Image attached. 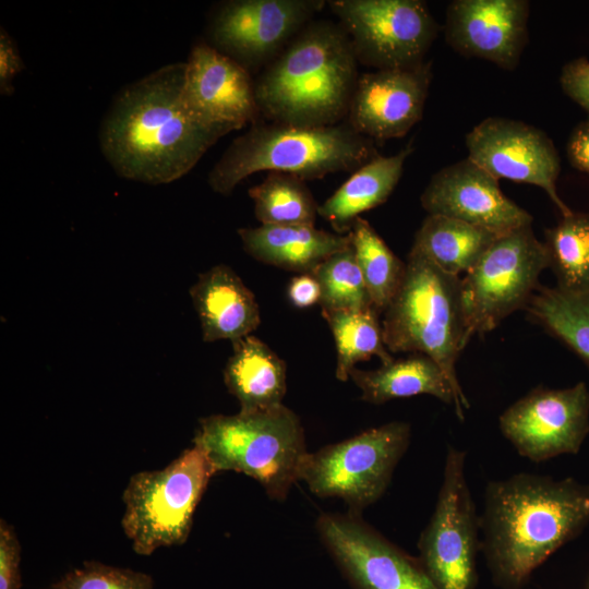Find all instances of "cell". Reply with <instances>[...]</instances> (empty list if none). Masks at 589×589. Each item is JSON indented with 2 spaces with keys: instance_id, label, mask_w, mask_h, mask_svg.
Returning a JSON list of instances; mask_svg holds the SVG:
<instances>
[{
  "instance_id": "cell-32",
  "label": "cell",
  "mask_w": 589,
  "mask_h": 589,
  "mask_svg": "<svg viewBox=\"0 0 589 589\" xmlns=\"http://www.w3.org/2000/svg\"><path fill=\"white\" fill-rule=\"evenodd\" d=\"M52 589H154V580L141 572L88 561L63 575Z\"/></svg>"
},
{
  "instance_id": "cell-30",
  "label": "cell",
  "mask_w": 589,
  "mask_h": 589,
  "mask_svg": "<svg viewBox=\"0 0 589 589\" xmlns=\"http://www.w3.org/2000/svg\"><path fill=\"white\" fill-rule=\"evenodd\" d=\"M549 267L558 288L589 291V214L572 213L545 232Z\"/></svg>"
},
{
  "instance_id": "cell-25",
  "label": "cell",
  "mask_w": 589,
  "mask_h": 589,
  "mask_svg": "<svg viewBox=\"0 0 589 589\" xmlns=\"http://www.w3.org/2000/svg\"><path fill=\"white\" fill-rule=\"evenodd\" d=\"M498 233L442 215H428L418 229L412 250L454 276L469 272Z\"/></svg>"
},
{
  "instance_id": "cell-27",
  "label": "cell",
  "mask_w": 589,
  "mask_h": 589,
  "mask_svg": "<svg viewBox=\"0 0 589 589\" xmlns=\"http://www.w3.org/2000/svg\"><path fill=\"white\" fill-rule=\"evenodd\" d=\"M526 309L589 366V291L541 288Z\"/></svg>"
},
{
  "instance_id": "cell-26",
  "label": "cell",
  "mask_w": 589,
  "mask_h": 589,
  "mask_svg": "<svg viewBox=\"0 0 589 589\" xmlns=\"http://www.w3.org/2000/svg\"><path fill=\"white\" fill-rule=\"evenodd\" d=\"M322 315L335 340V375L339 381H348L360 361L374 356L382 363L394 359L386 348L380 313L374 308L364 311H324Z\"/></svg>"
},
{
  "instance_id": "cell-24",
  "label": "cell",
  "mask_w": 589,
  "mask_h": 589,
  "mask_svg": "<svg viewBox=\"0 0 589 589\" xmlns=\"http://www.w3.org/2000/svg\"><path fill=\"white\" fill-rule=\"evenodd\" d=\"M412 152L410 143L395 155H376L366 161L318 205V215L337 233H348L360 214L383 204L389 197Z\"/></svg>"
},
{
  "instance_id": "cell-34",
  "label": "cell",
  "mask_w": 589,
  "mask_h": 589,
  "mask_svg": "<svg viewBox=\"0 0 589 589\" xmlns=\"http://www.w3.org/2000/svg\"><path fill=\"white\" fill-rule=\"evenodd\" d=\"M564 93L589 113V61L585 57L564 65L561 77Z\"/></svg>"
},
{
  "instance_id": "cell-6",
  "label": "cell",
  "mask_w": 589,
  "mask_h": 589,
  "mask_svg": "<svg viewBox=\"0 0 589 589\" xmlns=\"http://www.w3.org/2000/svg\"><path fill=\"white\" fill-rule=\"evenodd\" d=\"M194 444L204 449L216 472L232 470L250 476L275 500H285L300 480L309 454L300 419L285 405L205 417L200 420Z\"/></svg>"
},
{
  "instance_id": "cell-3",
  "label": "cell",
  "mask_w": 589,
  "mask_h": 589,
  "mask_svg": "<svg viewBox=\"0 0 589 589\" xmlns=\"http://www.w3.org/2000/svg\"><path fill=\"white\" fill-rule=\"evenodd\" d=\"M357 64L339 23L311 21L255 81L261 116L304 128L339 123L359 79Z\"/></svg>"
},
{
  "instance_id": "cell-7",
  "label": "cell",
  "mask_w": 589,
  "mask_h": 589,
  "mask_svg": "<svg viewBox=\"0 0 589 589\" xmlns=\"http://www.w3.org/2000/svg\"><path fill=\"white\" fill-rule=\"evenodd\" d=\"M216 473L204 449L194 444L160 470L133 474L124 489L122 527L140 555L180 545L191 530L197 504Z\"/></svg>"
},
{
  "instance_id": "cell-4",
  "label": "cell",
  "mask_w": 589,
  "mask_h": 589,
  "mask_svg": "<svg viewBox=\"0 0 589 589\" xmlns=\"http://www.w3.org/2000/svg\"><path fill=\"white\" fill-rule=\"evenodd\" d=\"M376 155L374 142L347 122L317 128L256 122L231 142L207 181L214 192L228 195L255 172H284L314 180L354 171Z\"/></svg>"
},
{
  "instance_id": "cell-18",
  "label": "cell",
  "mask_w": 589,
  "mask_h": 589,
  "mask_svg": "<svg viewBox=\"0 0 589 589\" xmlns=\"http://www.w3.org/2000/svg\"><path fill=\"white\" fill-rule=\"evenodd\" d=\"M428 215H442L505 233L532 216L501 190L498 180L468 157L433 175L420 197Z\"/></svg>"
},
{
  "instance_id": "cell-9",
  "label": "cell",
  "mask_w": 589,
  "mask_h": 589,
  "mask_svg": "<svg viewBox=\"0 0 589 589\" xmlns=\"http://www.w3.org/2000/svg\"><path fill=\"white\" fill-rule=\"evenodd\" d=\"M410 436L407 422L394 421L326 445L308 454L300 480L320 497L342 498L359 516L383 495Z\"/></svg>"
},
{
  "instance_id": "cell-22",
  "label": "cell",
  "mask_w": 589,
  "mask_h": 589,
  "mask_svg": "<svg viewBox=\"0 0 589 589\" xmlns=\"http://www.w3.org/2000/svg\"><path fill=\"white\" fill-rule=\"evenodd\" d=\"M350 378L361 390L364 401L381 405L396 398L431 395L454 407L458 419H465V408L443 369L429 356L409 353L393 359L374 370L354 368Z\"/></svg>"
},
{
  "instance_id": "cell-2",
  "label": "cell",
  "mask_w": 589,
  "mask_h": 589,
  "mask_svg": "<svg viewBox=\"0 0 589 589\" xmlns=\"http://www.w3.org/2000/svg\"><path fill=\"white\" fill-rule=\"evenodd\" d=\"M494 584L520 589L532 572L589 525V485L517 473L489 482L479 518Z\"/></svg>"
},
{
  "instance_id": "cell-37",
  "label": "cell",
  "mask_w": 589,
  "mask_h": 589,
  "mask_svg": "<svg viewBox=\"0 0 589 589\" xmlns=\"http://www.w3.org/2000/svg\"><path fill=\"white\" fill-rule=\"evenodd\" d=\"M566 152L573 167L589 173V118L573 130Z\"/></svg>"
},
{
  "instance_id": "cell-13",
  "label": "cell",
  "mask_w": 589,
  "mask_h": 589,
  "mask_svg": "<svg viewBox=\"0 0 589 589\" xmlns=\"http://www.w3.org/2000/svg\"><path fill=\"white\" fill-rule=\"evenodd\" d=\"M498 425L518 454L533 462L577 454L589 433L587 385L539 386L505 409Z\"/></svg>"
},
{
  "instance_id": "cell-11",
  "label": "cell",
  "mask_w": 589,
  "mask_h": 589,
  "mask_svg": "<svg viewBox=\"0 0 589 589\" xmlns=\"http://www.w3.org/2000/svg\"><path fill=\"white\" fill-rule=\"evenodd\" d=\"M466 452L449 446L433 515L419 539L420 562L437 589H474L479 518L465 473Z\"/></svg>"
},
{
  "instance_id": "cell-28",
  "label": "cell",
  "mask_w": 589,
  "mask_h": 589,
  "mask_svg": "<svg viewBox=\"0 0 589 589\" xmlns=\"http://www.w3.org/2000/svg\"><path fill=\"white\" fill-rule=\"evenodd\" d=\"M351 247L374 309L384 313L404 279L406 263L389 249L363 217L349 231Z\"/></svg>"
},
{
  "instance_id": "cell-15",
  "label": "cell",
  "mask_w": 589,
  "mask_h": 589,
  "mask_svg": "<svg viewBox=\"0 0 589 589\" xmlns=\"http://www.w3.org/2000/svg\"><path fill=\"white\" fill-rule=\"evenodd\" d=\"M317 527L356 589H437L419 558L406 554L358 516L324 514Z\"/></svg>"
},
{
  "instance_id": "cell-16",
  "label": "cell",
  "mask_w": 589,
  "mask_h": 589,
  "mask_svg": "<svg viewBox=\"0 0 589 589\" xmlns=\"http://www.w3.org/2000/svg\"><path fill=\"white\" fill-rule=\"evenodd\" d=\"M181 100L201 122L230 132L261 116L251 72L204 41L189 53Z\"/></svg>"
},
{
  "instance_id": "cell-31",
  "label": "cell",
  "mask_w": 589,
  "mask_h": 589,
  "mask_svg": "<svg viewBox=\"0 0 589 589\" xmlns=\"http://www.w3.org/2000/svg\"><path fill=\"white\" fill-rule=\"evenodd\" d=\"M312 274L321 287L322 312L374 308L351 245L327 257Z\"/></svg>"
},
{
  "instance_id": "cell-35",
  "label": "cell",
  "mask_w": 589,
  "mask_h": 589,
  "mask_svg": "<svg viewBox=\"0 0 589 589\" xmlns=\"http://www.w3.org/2000/svg\"><path fill=\"white\" fill-rule=\"evenodd\" d=\"M24 69V62L20 56L19 49L8 34L1 27L0 31V93L4 96L12 95L14 92L13 80Z\"/></svg>"
},
{
  "instance_id": "cell-5",
  "label": "cell",
  "mask_w": 589,
  "mask_h": 589,
  "mask_svg": "<svg viewBox=\"0 0 589 589\" xmlns=\"http://www.w3.org/2000/svg\"><path fill=\"white\" fill-rule=\"evenodd\" d=\"M460 281L411 249L401 285L381 323L388 351L432 358L467 410L470 404L456 373L457 359L468 344Z\"/></svg>"
},
{
  "instance_id": "cell-17",
  "label": "cell",
  "mask_w": 589,
  "mask_h": 589,
  "mask_svg": "<svg viewBox=\"0 0 589 589\" xmlns=\"http://www.w3.org/2000/svg\"><path fill=\"white\" fill-rule=\"evenodd\" d=\"M431 62L359 75L347 123L372 141L405 136L423 115L432 79Z\"/></svg>"
},
{
  "instance_id": "cell-29",
  "label": "cell",
  "mask_w": 589,
  "mask_h": 589,
  "mask_svg": "<svg viewBox=\"0 0 589 589\" xmlns=\"http://www.w3.org/2000/svg\"><path fill=\"white\" fill-rule=\"evenodd\" d=\"M249 195L261 225L314 226L318 215V205L304 180L289 173L268 172Z\"/></svg>"
},
{
  "instance_id": "cell-8",
  "label": "cell",
  "mask_w": 589,
  "mask_h": 589,
  "mask_svg": "<svg viewBox=\"0 0 589 589\" xmlns=\"http://www.w3.org/2000/svg\"><path fill=\"white\" fill-rule=\"evenodd\" d=\"M548 267L545 243L538 240L532 225L498 235L460 281L467 342L526 308Z\"/></svg>"
},
{
  "instance_id": "cell-12",
  "label": "cell",
  "mask_w": 589,
  "mask_h": 589,
  "mask_svg": "<svg viewBox=\"0 0 589 589\" xmlns=\"http://www.w3.org/2000/svg\"><path fill=\"white\" fill-rule=\"evenodd\" d=\"M325 5L322 0H230L207 27L212 47L249 72L268 65Z\"/></svg>"
},
{
  "instance_id": "cell-10",
  "label": "cell",
  "mask_w": 589,
  "mask_h": 589,
  "mask_svg": "<svg viewBox=\"0 0 589 589\" xmlns=\"http://www.w3.org/2000/svg\"><path fill=\"white\" fill-rule=\"evenodd\" d=\"M327 3L349 36L358 62L376 70L420 65L438 34V24L420 0Z\"/></svg>"
},
{
  "instance_id": "cell-21",
  "label": "cell",
  "mask_w": 589,
  "mask_h": 589,
  "mask_svg": "<svg viewBox=\"0 0 589 589\" xmlns=\"http://www.w3.org/2000/svg\"><path fill=\"white\" fill-rule=\"evenodd\" d=\"M238 235L256 261L299 274H312L327 257L351 245L350 232H327L314 226L261 225L241 228Z\"/></svg>"
},
{
  "instance_id": "cell-23",
  "label": "cell",
  "mask_w": 589,
  "mask_h": 589,
  "mask_svg": "<svg viewBox=\"0 0 589 589\" xmlns=\"http://www.w3.org/2000/svg\"><path fill=\"white\" fill-rule=\"evenodd\" d=\"M224 382L239 404L252 412L279 407L286 394V363L268 345L249 335L232 341Z\"/></svg>"
},
{
  "instance_id": "cell-20",
  "label": "cell",
  "mask_w": 589,
  "mask_h": 589,
  "mask_svg": "<svg viewBox=\"0 0 589 589\" xmlns=\"http://www.w3.org/2000/svg\"><path fill=\"white\" fill-rule=\"evenodd\" d=\"M190 296L206 342L236 341L251 335L261 323L255 296L228 265H215L200 274Z\"/></svg>"
},
{
  "instance_id": "cell-36",
  "label": "cell",
  "mask_w": 589,
  "mask_h": 589,
  "mask_svg": "<svg viewBox=\"0 0 589 589\" xmlns=\"http://www.w3.org/2000/svg\"><path fill=\"white\" fill-rule=\"evenodd\" d=\"M288 298L290 302L304 309L321 301V287L313 274H299L291 278L288 286Z\"/></svg>"
},
{
  "instance_id": "cell-14",
  "label": "cell",
  "mask_w": 589,
  "mask_h": 589,
  "mask_svg": "<svg viewBox=\"0 0 589 589\" xmlns=\"http://www.w3.org/2000/svg\"><path fill=\"white\" fill-rule=\"evenodd\" d=\"M466 146L468 158L497 180L537 185L563 217L573 213L557 193L561 159L542 130L519 120L489 117L467 133Z\"/></svg>"
},
{
  "instance_id": "cell-19",
  "label": "cell",
  "mask_w": 589,
  "mask_h": 589,
  "mask_svg": "<svg viewBox=\"0 0 589 589\" xmlns=\"http://www.w3.org/2000/svg\"><path fill=\"white\" fill-rule=\"evenodd\" d=\"M527 0H455L446 10L448 45L467 58L514 70L528 41Z\"/></svg>"
},
{
  "instance_id": "cell-33",
  "label": "cell",
  "mask_w": 589,
  "mask_h": 589,
  "mask_svg": "<svg viewBox=\"0 0 589 589\" xmlns=\"http://www.w3.org/2000/svg\"><path fill=\"white\" fill-rule=\"evenodd\" d=\"M21 545L14 528L0 520V589H21Z\"/></svg>"
},
{
  "instance_id": "cell-1",
  "label": "cell",
  "mask_w": 589,
  "mask_h": 589,
  "mask_svg": "<svg viewBox=\"0 0 589 589\" xmlns=\"http://www.w3.org/2000/svg\"><path fill=\"white\" fill-rule=\"evenodd\" d=\"M185 62L164 65L121 88L99 129V146L124 179L165 184L187 175L230 131L205 124L181 100Z\"/></svg>"
}]
</instances>
